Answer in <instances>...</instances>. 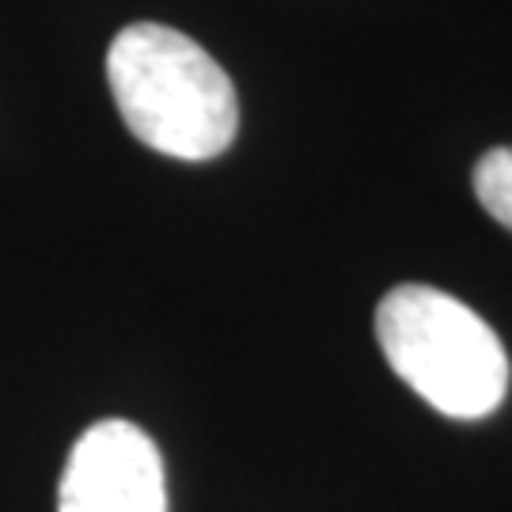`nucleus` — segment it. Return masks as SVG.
Masks as SVG:
<instances>
[{"instance_id": "nucleus-1", "label": "nucleus", "mask_w": 512, "mask_h": 512, "mask_svg": "<svg viewBox=\"0 0 512 512\" xmlns=\"http://www.w3.org/2000/svg\"><path fill=\"white\" fill-rule=\"evenodd\" d=\"M107 80L129 133L171 160H213L236 141L239 99L194 38L133 23L107 50Z\"/></svg>"}, {"instance_id": "nucleus-2", "label": "nucleus", "mask_w": 512, "mask_h": 512, "mask_svg": "<svg viewBox=\"0 0 512 512\" xmlns=\"http://www.w3.org/2000/svg\"><path fill=\"white\" fill-rule=\"evenodd\" d=\"M391 372L456 421L494 414L509 391V357L494 327L433 285H399L376 308Z\"/></svg>"}, {"instance_id": "nucleus-3", "label": "nucleus", "mask_w": 512, "mask_h": 512, "mask_svg": "<svg viewBox=\"0 0 512 512\" xmlns=\"http://www.w3.org/2000/svg\"><path fill=\"white\" fill-rule=\"evenodd\" d=\"M57 512H167L160 448L133 421H95L69 452Z\"/></svg>"}, {"instance_id": "nucleus-4", "label": "nucleus", "mask_w": 512, "mask_h": 512, "mask_svg": "<svg viewBox=\"0 0 512 512\" xmlns=\"http://www.w3.org/2000/svg\"><path fill=\"white\" fill-rule=\"evenodd\" d=\"M475 194L482 209L512 232V148H494L478 160Z\"/></svg>"}]
</instances>
